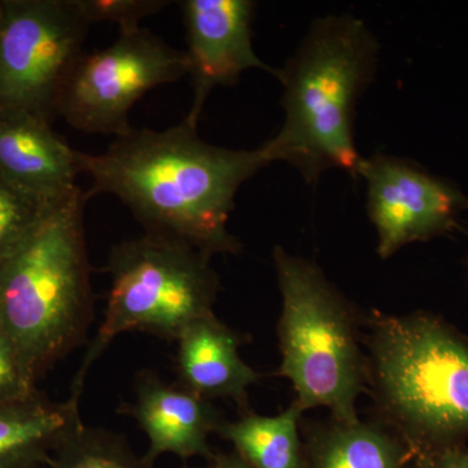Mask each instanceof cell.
I'll use <instances>...</instances> for the list:
<instances>
[{
    "label": "cell",
    "instance_id": "6da1fadb",
    "mask_svg": "<svg viewBox=\"0 0 468 468\" xmlns=\"http://www.w3.org/2000/svg\"><path fill=\"white\" fill-rule=\"evenodd\" d=\"M81 174L90 176V199L111 194L131 209L146 233L214 254H237L228 230L245 181L270 165L263 147L232 150L203 141L197 126L163 131L132 128L101 154L77 150Z\"/></svg>",
    "mask_w": 468,
    "mask_h": 468
},
{
    "label": "cell",
    "instance_id": "7a4b0ae2",
    "mask_svg": "<svg viewBox=\"0 0 468 468\" xmlns=\"http://www.w3.org/2000/svg\"><path fill=\"white\" fill-rule=\"evenodd\" d=\"M86 192L46 206L0 261V324L33 384L84 343L94 318Z\"/></svg>",
    "mask_w": 468,
    "mask_h": 468
},
{
    "label": "cell",
    "instance_id": "3957f363",
    "mask_svg": "<svg viewBox=\"0 0 468 468\" xmlns=\"http://www.w3.org/2000/svg\"><path fill=\"white\" fill-rule=\"evenodd\" d=\"M378 45L360 18H318L275 76L284 88V124L263 144L268 162H286L307 183L329 169L358 177L354 141L356 103L377 69Z\"/></svg>",
    "mask_w": 468,
    "mask_h": 468
},
{
    "label": "cell",
    "instance_id": "277c9868",
    "mask_svg": "<svg viewBox=\"0 0 468 468\" xmlns=\"http://www.w3.org/2000/svg\"><path fill=\"white\" fill-rule=\"evenodd\" d=\"M372 383L384 414L412 454L468 437V344L428 314L377 315L369 338Z\"/></svg>",
    "mask_w": 468,
    "mask_h": 468
},
{
    "label": "cell",
    "instance_id": "5b68a950",
    "mask_svg": "<svg viewBox=\"0 0 468 468\" xmlns=\"http://www.w3.org/2000/svg\"><path fill=\"white\" fill-rule=\"evenodd\" d=\"M273 261L282 297L280 377L303 411L326 408L338 423H356L365 363L353 310L315 264L282 248Z\"/></svg>",
    "mask_w": 468,
    "mask_h": 468
},
{
    "label": "cell",
    "instance_id": "8992f818",
    "mask_svg": "<svg viewBox=\"0 0 468 468\" xmlns=\"http://www.w3.org/2000/svg\"><path fill=\"white\" fill-rule=\"evenodd\" d=\"M212 255L178 239L144 233L111 249L106 313L73 383L81 396L86 375L122 334L147 332L168 341L196 320L211 315L218 277Z\"/></svg>",
    "mask_w": 468,
    "mask_h": 468
},
{
    "label": "cell",
    "instance_id": "52a82bcc",
    "mask_svg": "<svg viewBox=\"0 0 468 468\" xmlns=\"http://www.w3.org/2000/svg\"><path fill=\"white\" fill-rule=\"evenodd\" d=\"M89 27L76 0L0 2V113L51 122Z\"/></svg>",
    "mask_w": 468,
    "mask_h": 468
},
{
    "label": "cell",
    "instance_id": "ba28073f",
    "mask_svg": "<svg viewBox=\"0 0 468 468\" xmlns=\"http://www.w3.org/2000/svg\"><path fill=\"white\" fill-rule=\"evenodd\" d=\"M189 75L186 52L141 27L120 32L103 50L82 55L68 80L58 115L80 132L119 137L147 91Z\"/></svg>",
    "mask_w": 468,
    "mask_h": 468
},
{
    "label": "cell",
    "instance_id": "9c48e42d",
    "mask_svg": "<svg viewBox=\"0 0 468 468\" xmlns=\"http://www.w3.org/2000/svg\"><path fill=\"white\" fill-rule=\"evenodd\" d=\"M367 183V212L378 232V254L448 232L467 201L457 189L396 156L363 158L358 177Z\"/></svg>",
    "mask_w": 468,
    "mask_h": 468
},
{
    "label": "cell",
    "instance_id": "30bf717a",
    "mask_svg": "<svg viewBox=\"0 0 468 468\" xmlns=\"http://www.w3.org/2000/svg\"><path fill=\"white\" fill-rule=\"evenodd\" d=\"M187 60L192 76V109L185 122L198 126L208 95L217 86H232L243 72L263 69L275 76L252 46L251 0H184Z\"/></svg>",
    "mask_w": 468,
    "mask_h": 468
},
{
    "label": "cell",
    "instance_id": "8fae6325",
    "mask_svg": "<svg viewBox=\"0 0 468 468\" xmlns=\"http://www.w3.org/2000/svg\"><path fill=\"white\" fill-rule=\"evenodd\" d=\"M77 150L29 113H0V180L41 206L79 189Z\"/></svg>",
    "mask_w": 468,
    "mask_h": 468
},
{
    "label": "cell",
    "instance_id": "7c38bea8",
    "mask_svg": "<svg viewBox=\"0 0 468 468\" xmlns=\"http://www.w3.org/2000/svg\"><path fill=\"white\" fill-rule=\"evenodd\" d=\"M125 414H131L149 437L144 457L151 463L167 452L181 460L214 458L208 439L223 420L211 401L183 385L165 384L156 375L143 372L135 383V402L126 406Z\"/></svg>",
    "mask_w": 468,
    "mask_h": 468
},
{
    "label": "cell",
    "instance_id": "4fadbf2b",
    "mask_svg": "<svg viewBox=\"0 0 468 468\" xmlns=\"http://www.w3.org/2000/svg\"><path fill=\"white\" fill-rule=\"evenodd\" d=\"M177 383L202 399H233L246 408L248 390L261 377L239 356V337L214 314L196 320L180 335Z\"/></svg>",
    "mask_w": 468,
    "mask_h": 468
},
{
    "label": "cell",
    "instance_id": "5bb4252c",
    "mask_svg": "<svg viewBox=\"0 0 468 468\" xmlns=\"http://www.w3.org/2000/svg\"><path fill=\"white\" fill-rule=\"evenodd\" d=\"M80 399L55 403L39 396L0 402V466L51 461L55 446L82 424Z\"/></svg>",
    "mask_w": 468,
    "mask_h": 468
},
{
    "label": "cell",
    "instance_id": "9a60e30c",
    "mask_svg": "<svg viewBox=\"0 0 468 468\" xmlns=\"http://www.w3.org/2000/svg\"><path fill=\"white\" fill-rule=\"evenodd\" d=\"M304 457L306 468H408L414 454L384 428L359 420L314 433Z\"/></svg>",
    "mask_w": 468,
    "mask_h": 468
},
{
    "label": "cell",
    "instance_id": "2e32d148",
    "mask_svg": "<svg viewBox=\"0 0 468 468\" xmlns=\"http://www.w3.org/2000/svg\"><path fill=\"white\" fill-rule=\"evenodd\" d=\"M303 412L295 401L276 417L246 412L239 420L223 421L217 433L232 442L237 454L254 468H306L298 433Z\"/></svg>",
    "mask_w": 468,
    "mask_h": 468
},
{
    "label": "cell",
    "instance_id": "e0dca14e",
    "mask_svg": "<svg viewBox=\"0 0 468 468\" xmlns=\"http://www.w3.org/2000/svg\"><path fill=\"white\" fill-rule=\"evenodd\" d=\"M50 468H154L138 457L124 437L80 424L55 446Z\"/></svg>",
    "mask_w": 468,
    "mask_h": 468
},
{
    "label": "cell",
    "instance_id": "ac0fdd59",
    "mask_svg": "<svg viewBox=\"0 0 468 468\" xmlns=\"http://www.w3.org/2000/svg\"><path fill=\"white\" fill-rule=\"evenodd\" d=\"M77 7L89 24L116 23L120 32L141 27L144 18L159 14L168 7L167 0H76Z\"/></svg>",
    "mask_w": 468,
    "mask_h": 468
},
{
    "label": "cell",
    "instance_id": "d6986e66",
    "mask_svg": "<svg viewBox=\"0 0 468 468\" xmlns=\"http://www.w3.org/2000/svg\"><path fill=\"white\" fill-rule=\"evenodd\" d=\"M45 207L0 180V261L20 241Z\"/></svg>",
    "mask_w": 468,
    "mask_h": 468
},
{
    "label": "cell",
    "instance_id": "ffe728a7",
    "mask_svg": "<svg viewBox=\"0 0 468 468\" xmlns=\"http://www.w3.org/2000/svg\"><path fill=\"white\" fill-rule=\"evenodd\" d=\"M37 393L24 371L15 345L0 324V402L27 399Z\"/></svg>",
    "mask_w": 468,
    "mask_h": 468
},
{
    "label": "cell",
    "instance_id": "44dd1931",
    "mask_svg": "<svg viewBox=\"0 0 468 468\" xmlns=\"http://www.w3.org/2000/svg\"><path fill=\"white\" fill-rule=\"evenodd\" d=\"M410 468H468V449L455 445L421 452Z\"/></svg>",
    "mask_w": 468,
    "mask_h": 468
},
{
    "label": "cell",
    "instance_id": "7402d4cb",
    "mask_svg": "<svg viewBox=\"0 0 468 468\" xmlns=\"http://www.w3.org/2000/svg\"><path fill=\"white\" fill-rule=\"evenodd\" d=\"M211 468H254L243 461L237 452L233 454H215L211 460Z\"/></svg>",
    "mask_w": 468,
    "mask_h": 468
},
{
    "label": "cell",
    "instance_id": "603a6c76",
    "mask_svg": "<svg viewBox=\"0 0 468 468\" xmlns=\"http://www.w3.org/2000/svg\"><path fill=\"white\" fill-rule=\"evenodd\" d=\"M50 462L33 461L23 462V463L7 464V466H0V468H50Z\"/></svg>",
    "mask_w": 468,
    "mask_h": 468
},
{
    "label": "cell",
    "instance_id": "cb8c5ba5",
    "mask_svg": "<svg viewBox=\"0 0 468 468\" xmlns=\"http://www.w3.org/2000/svg\"><path fill=\"white\" fill-rule=\"evenodd\" d=\"M207 468H211V467H207Z\"/></svg>",
    "mask_w": 468,
    "mask_h": 468
}]
</instances>
